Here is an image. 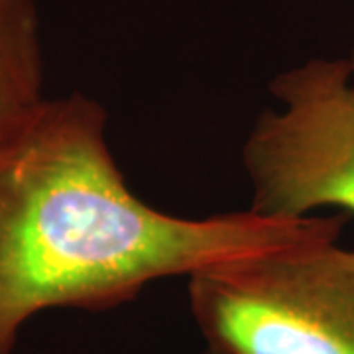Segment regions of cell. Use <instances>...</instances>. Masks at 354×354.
<instances>
[{
  "label": "cell",
  "mask_w": 354,
  "mask_h": 354,
  "mask_svg": "<svg viewBox=\"0 0 354 354\" xmlns=\"http://www.w3.org/2000/svg\"><path fill=\"white\" fill-rule=\"evenodd\" d=\"M327 216L153 209L116 164L101 104L83 93L48 99L0 144V354H14L38 313L109 311L158 279L304 241Z\"/></svg>",
  "instance_id": "6da1fadb"
},
{
  "label": "cell",
  "mask_w": 354,
  "mask_h": 354,
  "mask_svg": "<svg viewBox=\"0 0 354 354\" xmlns=\"http://www.w3.org/2000/svg\"><path fill=\"white\" fill-rule=\"evenodd\" d=\"M348 216L304 241L191 274L189 311L221 354H354V250L339 246Z\"/></svg>",
  "instance_id": "7a4b0ae2"
},
{
  "label": "cell",
  "mask_w": 354,
  "mask_h": 354,
  "mask_svg": "<svg viewBox=\"0 0 354 354\" xmlns=\"http://www.w3.org/2000/svg\"><path fill=\"white\" fill-rule=\"evenodd\" d=\"M281 111L262 113L242 146L250 211L354 216V64L315 57L270 83Z\"/></svg>",
  "instance_id": "3957f363"
},
{
  "label": "cell",
  "mask_w": 354,
  "mask_h": 354,
  "mask_svg": "<svg viewBox=\"0 0 354 354\" xmlns=\"http://www.w3.org/2000/svg\"><path fill=\"white\" fill-rule=\"evenodd\" d=\"M46 101L38 10L32 0H0V144Z\"/></svg>",
  "instance_id": "277c9868"
},
{
  "label": "cell",
  "mask_w": 354,
  "mask_h": 354,
  "mask_svg": "<svg viewBox=\"0 0 354 354\" xmlns=\"http://www.w3.org/2000/svg\"><path fill=\"white\" fill-rule=\"evenodd\" d=\"M199 354H221V353H216V351H213V348H209V346H207V348H205V351Z\"/></svg>",
  "instance_id": "5b68a950"
},
{
  "label": "cell",
  "mask_w": 354,
  "mask_h": 354,
  "mask_svg": "<svg viewBox=\"0 0 354 354\" xmlns=\"http://www.w3.org/2000/svg\"><path fill=\"white\" fill-rule=\"evenodd\" d=\"M351 59H353V64H354V53H353V57H351Z\"/></svg>",
  "instance_id": "8992f818"
}]
</instances>
